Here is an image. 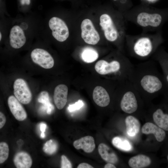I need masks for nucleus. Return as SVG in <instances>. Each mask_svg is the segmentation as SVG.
Wrapping results in <instances>:
<instances>
[{"instance_id": "1", "label": "nucleus", "mask_w": 168, "mask_h": 168, "mask_svg": "<svg viewBox=\"0 0 168 168\" xmlns=\"http://www.w3.org/2000/svg\"><path fill=\"white\" fill-rule=\"evenodd\" d=\"M152 61L134 66L128 80L140 95L152 96L168 93V86L162 74Z\"/></svg>"}, {"instance_id": "2", "label": "nucleus", "mask_w": 168, "mask_h": 168, "mask_svg": "<svg viewBox=\"0 0 168 168\" xmlns=\"http://www.w3.org/2000/svg\"><path fill=\"white\" fill-rule=\"evenodd\" d=\"M163 42L160 31L154 35H128V52L132 56L144 59L153 54Z\"/></svg>"}, {"instance_id": "3", "label": "nucleus", "mask_w": 168, "mask_h": 168, "mask_svg": "<svg viewBox=\"0 0 168 168\" xmlns=\"http://www.w3.org/2000/svg\"><path fill=\"white\" fill-rule=\"evenodd\" d=\"M134 20L142 27L156 29L168 20V12L152 13L141 12L136 14Z\"/></svg>"}, {"instance_id": "4", "label": "nucleus", "mask_w": 168, "mask_h": 168, "mask_svg": "<svg viewBox=\"0 0 168 168\" xmlns=\"http://www.w3.org/2000/svg\"><path fill=\"white\" fill-rule=\"evenodd\" d=\"M139 95L133 84L128 80L126 81L125 90L120 102L121 110L129 114L136 112L138 108L137 97Z\"/></svg>"}, {"instance_id": "5", "label": "nucleus", "mask_w": 168, "mask_h": 168, "mask_svg": "<svg viewBox=\"0 0 168 168\" xmlns=\"http://www.w3.org/2000/svg\"><path fill=\"white\" fill-rule=\"evenodd\" d=\"M129 63L123 64L119 61L113 60L110 62L104 60L98 61L95 66L96 71L99 74L102 75L114 74L123 70L131 73L134 65Z\"/></svg>"}, {"instance_id": "6", "label": "nucleus", "mask_w": 168, "mask_h": 168, "mask_svg": "<svg viewBox=\"0 0 168 168\" xmlns=\"http://www.w3.org/2000/svg\"><path fill=\"white\" fill-rule=\"evenodd\" d=\"M100 24L104 31L105 38L110 42L117 41L120 35L124 34V32L119 30L113 19L108 14L101 16Z\"/></svg>"}, {"instance_id": "7", "label": "nucleus", "mask_w": 168, "mask_h": 168, "mask_svg": "<svg viewBox=\"0 0 168 168\" xmlns=\"http://www.w3.org/2000/svg\"><path fill=\"white\" fill-rule=\"evenodd\" d=\"M49 26L53 37L57 41L62 42L69 36L68 28L65 22L60 18L54 16L49 21Z\"/></svg>"}, {"instance_id": "8", "label": "nucleus", "mask_w": 168, "mask_h": 168, "mask_svg": "<svg viewBox=\"0 0 168 168\" xmlns=\"http://www.w3.org/2000/svg\"><path fill=\"white\" fill-rule=\"evenodd\" d=\"M14 94L16 99L21 103L29 104L32 98L31 92L26 81L19 78L15 81L13 84Z\"/></svg>"}, {"instance_id": "9", "label": "nucleus", "mask_w": 168, "mask_h": 168, "mask_svg": "<svg viewBox=\"0 0 168 168\" xmlns=\"http://www.w3.org/2000/svg\"><path fill=\"white\" fill-rule=\"evenodd\" d=\"M33 62L43 68L48 69L52 68L54 65V60L51 55L46 50L41 48L34 49L30 54Z\"/></svg>"}, {"instance_id": "10", "label": "nucleus", "mask_w": 168, "mask_h": 168, "mask_svg": "<svg viewBox=\"0 0 168 168\" xmlns=\"http://www.w3.org/2000/svg\"><path fill=\"white\" fill-rule=\"evenodd\" d=\"M81 29L82 37L86 43L95 45L98 43L100 35L91 20H84L81 24Z\"/></svg>"}, {"instance_id": "11", "label": "nucleus", "mask_w": 168, "mask_h": 168, "mask_svg": "<svg viewBox=\"0 0 168 168\" xmlns=\"http://www.w3.org/2000/svg\"><path fill=\"white\" fill-rule=\"evenodd\" d=\"M26 37L25 33L19 25L13 26L11 28L9 35L11 46L15 49H19L26 43Z\"/></svg>"}, {"instance_id": "12", "label": "nucleus", "mask_w": 168, "mask_h": 168, "mask_svg": "<svg viewBox=\"0 0 168 168\" xmlns=\"http://www.w3.org/2000/svg\"><path fill=\"white\" fill-rule=\"evenodd\" d=\"M153 58L160 65L162 74L168 86V53L164 47L160 46L153 54Z\"/></svg>"}, {"instance_id": "13", "label": "nucleus", "mask_w": 168, "mask_h": 168, "mask_svg": "<svg viewBox=\"0 0 168 168\" xmlns=\"http://www.w3.org/2000/svg\"><path fill=\"white\" fill-rule=\"evenodd\" d=\"M9 109L15 119L19 121L26 119L27 113L20 101L13 96H11L8 99Z\"/></svg>"}, {"instance_id": "14", "label": "nucleus", "mask_w": 168, "mask_h": 168, "mask_svg": "<svg viewBox=\"0 0 168 168\" xmlns=\"http://www.w3.org/2000/svg\"><path fill=\"white\" fill-rule=\"evenodd\" d=\"M68 88L64 84H61L57 86L54 89V100L57 108L62 109L67 102Z\"/></svg>"}, {"instance_id": "15", "label": "nucleus", "mask_w": 168, "mask_h": 168, "mask_svg": "<svg viewBox=\"0 0 168 168\" xmlns=\"http://www.w3.org/2000/svg\"><path fill=\"white\" fill-rule=\"evenodd\" d=\"M92 96L95 103L100 107H106L110 103V98L109 94L102 86H97L95 88Z\"/></svg>"}, {"instance_id": "16", "label": "nucleus", "mask_w": 168, "mask_h": 168, "mask_svg": "<svg viewBox=\"0 0 168 168\" xmlns=\"http://www.w3.org/2000/svg\"><path fill=\"white\" fill-rule=\"evenodd\" d=\"M142 133L146 134H153L156 140L159 142H163L166 137L165 131L151 122L145 124L142 127Z\"/></svg>"}, {"instance_id": "17", "label": "nucleus", "mask_w": 168, "mask_h": 168, "mask_svg": "<svg viewBox=\"0 0 168 168\" xmlns=\"http://www.w3.org/2000/svg\"><path fill=\"white\" fill-rule=\"evenodd\" d=\"M73 146L76 149H82L88 153L92 152L96 147L93 138L90 136L84 137L75 141Z\"/></svg>"}, {"instance_id": "18", "label": "nucleus", "mask_w": 168, "mask_h": 168, "mask_svg": "<svg viewBox=\"0 0 168 168\" xmlns=\"http://www.w3.org/2000/svg\"><path fill=\"white\" fill-rule=\"evenodd\" d=\"M98 152L102 159L107 163L113 164L118 161V156L113 150L104 143H100L98 147Z\"/></svg>"}, {"instance_id": "19", "label": "nucleus", "mask_w": 168, "mask_h": 168, "mask_svg": "<svg viewBox=\"0 0 168 168\" xmlns=\"http://www.w3.org/2000/svg\"><path fill=\"white\" fill-rule=\"evenodd\" d=\"M13 162L17 168H30L32 163L30 155L24 152L17 153L14 157Z\"/></svg>"}, {"instance_id": "20", "label": "nucleus", "mask_w": 168, "mask_h": 168, "mask_svg": "<svg viewBox=\"0 0 168 168\" xmlns=\"http://www.w3.org/2000/svg\"><path fill=\"white\" fill-rule=\"evenodd\" d=\"M151 162L149 157L144 155L139 154L131 158L128 163L132 168H142L148 166Z\"/></svg>"}, {"instance_id": "21", "label": "nucleus", "mask_w": 168, "mask_h": 168, "mask_svg": "<svg viewBox=\"0 0 168 168\" xmlns=\"http://www.w3.org/2000/svg\"><path fill=\"white\" fill-rule=\"evenodd\" d=\"M125 123L127 133L129 136H134L139 132L140 124L135 117L132 115L127 116L125 119Z\"/></svg>"}, {"instance_id": "22", "label": "nucleus", "mask_w": 168, "mask_h": 168, "mask_svg": "<svg viewBox=\"0 0 168 168\" xmlns=\"http://www.w3.org/2000/svg\"><path fill=\"white\" fill-rule=\"evenodd\" d=\"M81 56L82 59L86 63H91L96 60L99 55L97 51L92 48L86 47L82 51Z\"/></svg>"}, {"instance_id": "23", "label": "nucleus", "mask_w": 168, "mask_h": 168, "mask_svg": "<svg viewBox=\"0 0 168 168\" xmlns=\"http://www.w3.org/2000/svg\"><path fill=\"white\" fill-rule=\"evenodd\" d=\"M39 102L43 105L44 110H46L47 114H50L54 110V107L50 102L49 94L46 91H42L41 92L38 96V99Z\"/></svg>"}, {"instance_id": "24", "label": "nucleus", "mask_w": 168, "mask_h": 168, "mask_svg": "<svg viewBox=\"0 0 168 168\" xmlns=\"http://www.w3.org/2000/svg\"><path fill=\"white\" fill-rule=\"evenodd\" d=\"M113 145L118 149L125 151L132 150V146L127 139L119 137H114L112 141Z\"/></svg>"}, {"instance_id": "25", "label": "nucleus", "mask_w": 168, "mask_h": 168, "mask_svg": "<svg viewBox=\"0 0 168 168\" xmlns=\"http://www.w3.org/2000/svg\"><path fill=\"white\" fill-rule=\"evenodd\" d=\"M58 148V144L54 140L50 139L47 141L44 144L43 150L48 155H52L55 153Z\"/></svg>"}, {"instance_id": "26", "label": "nucleus", "mask_w": 168, "mask_h": 168, "mask_svg": "<svg viewBox=\"0 0 168 168\" xmlns=\"http://www.w3.org/2000/svg\"><path fill=\"white\" fill-rule=\"evenodd\" d=\"M9 149L7 144L5 142L0 143V163H3L8 158Z\"/></svg>"}, {"instance_id": "27", "label": "nucleus", "mask_w": 168, "mask_h": 168, "mask_svg": "<svg viewBox=\"0 0 168 168\" xmlns=\"http://www.w3.org/2000/svg\"><path fill=\"white\" fill-rule=\"evenodd\" d=\"M84 105L83 102L81 100H78L75 104L70 105L68 107V110L70 112H72L78 110Z\"/></svg>"}, {"instance_id": "28", "label": "nucleus", "mask_w": 168, "mask_h": 168, "mask_svg": "<svg viewBox=\"0 0 168 168\" xmlns=\"http://www.w3.org/2000/svg\"><path fill=\"white\" fill-rule=\"evenodd\" d=\"M72 165L67 157L64 155H62L61 156V168H71Z\"/></svg>"}, {"instance_id": "29", "label": "nucleus", "mask_w": 168, "mask_h": 168, "mask_svg": "<svg viewBox=\"0 0 168 168\" xmlns=\"http://www.w3.org/2000/svg\"><path fill=\"white\" fill-rule=\"evenodd\" d=\"M6 118L4 115L1 112H0V128L4 126L6 122Z\"/></svg>"}, {"instance_id": "30", "label": "nucleus", "mask_w": 168, "mask_h": 168, "mask_svg": "<svg viewBox=\"0 0 168 168\" xmlns=\"http://www.w3.org/2000/svg\"><path fill=\"white\" fill-rule=\"evenodd\" d=\"M19 2L21 6H29L31 3V0H19Z\"/></svg>"}, {"instance_id": "31", "label": "nucleus", "mask_w": 168, "mask_h": 168, "mask_svg": "<svg viewBox=\"0 0 168 168\" xmlns=\"http://www.w3.org/2000/svg\"><path fill=\"white\" fill-rule=\"evenodd\" d=\"M77 168H93V167L90 164L86 163L80 164L77 166Z\"/></svg>"}, {"instance_id": "32", "label": "nucleus", "mask_w": 168, "mask_h": 168, "mask_svg": "<svg viewBox=\"0 0 168 168\" xmlns=\"http://www.w3.org/2000/svg\"><path fill=\"white\" fill-rule=\"evenodd\" d=\"M47 127L46 124L44 123H42L40 124V130L41 133H44Z\"/></svg>"}, {"instance_id": "33", "label": "nucleus", "mask_w": 168, "mask_h": 168, "mask_svg": "<svg viewBox=\"0 0 168 168\" xmlns=\"http://www.w3.org/2000/svg\"><path fill=\"white\" fill-rule=\"evenodd\" d=\"M114 164L108 163L104 166V168H116L115 166L113 165Z\"/></svg>"}, {"instance_id": "34", "label": "nucleus", "mask_w": 168, "mask_h": 168, "mask_svg": "<svg viewBox=\"0 0 168 168\" xmlns=\"http://www.w3.org/2000/svg\"><path fill=\"white\" fill-rule=\"evenodd\" d=\"M2 39V34L1 32H0V41H1Z\"/></svg>"}, {"instance_id": "35", "label": "nucleus", "mask_w": 168, "mask_h": 168, "mask_svg": "<svg viewBox=\"0 0 168 168\" xmlns=\"http://www.w3.org/2000/svg\"><path fill=\"white\" fill-rule=\"evenodd\" d=\"M149 1L151 2H153L155 1L156 0H148Z\"/></svg>"}, {"instance_id": "36", "label": "nucleus", "mask_w": 168, "mask_h": 168, "mask_svg": "<svg viewBox=\"0 0 168 168\" xmlns=\"http://www.w3.org/2000/svg\"><path fill=\"white\" fill-rule=\"evenodd\" d=\"M166 157H167V161L168 162V153Z\"/></svg>"}, {"instance_id": "37", "label": "nucleus", "mask_w": 168, "mask_h": 168, "mask_svg": "<svg viewBox=\"0 0 168 168\" xmlns=\"http://www.w3.org/2000/svg\"><path fill=\"white\" fill-rule=\"evenodd\" d=\"M113 0L115 1H116V0Z\"/></svg>"}]
</instances>
